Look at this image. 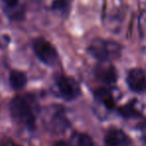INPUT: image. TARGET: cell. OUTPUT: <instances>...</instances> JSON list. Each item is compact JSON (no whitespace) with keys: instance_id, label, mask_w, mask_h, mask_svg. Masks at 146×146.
<instances>
[{"instance_id":"1","label":"cell","mask_w":146,"mask_h":146,"mask_svg":"<svg viewBox=\"0 0 146 146\" xmlns=\"http://www.w3.org/2000/svg\"><path fill=\"white\" fill-rule=\"evenodd\" d=\"M10 111L15 120L28 127L35 124L33 100L31 96H19L12 100L10 104Z\"/></svg>"},{"instance_id":"2","label":"cell","mask_w":146,"mask_h":146,"mask_svg":"<svg viewBox=\"0 0 146 146\" xmlns=\"http://www.w3.org/2000/svg\"><path fill=\"white\" fill-rule=\"evenodd\" d=\"M87 52L93 58L101 62H107L120 56L121 46L114 41L95 39L88 46Z\"/></svg>"},{"instance_id":"3","label":"cell","mask_w":146,"mask_h":146,"mask_svg":"<svg viewBox=\"0 0 146 146\" xmlns=\"http://www.w3.org/2000/svg\"><path fill=\"white\" fill-rule=\"evenodd\" d=\"M32 48L37 58L45 65H54L58 60V53L55 47L42 37L36 38L33 41Z\"/></svg>"},{"instance_id":"4","label":"cell","mask_w":146,"mask_h":146,"mask_svg":"<svg viewBox=\"0 0 146 146\" xmlns=\"http://www.w3.org/2000/svg\"><path fill=\"white\" fill-rule=\"evenodd\" d=\"M56 87L60 94L66 100H73L79 94L80 88L77 82L70 77L59 76L56 79Z\"/></svg>"},{"instance_id":"5","label":"cell","mask_w":146,"mask_h":146,"mask_svg":"<svg viewBox=\"0 0 146 146\" xmlns=\"http://www.w3.org/2000/svg\"><path fill=\"white\" fill-rule=\"evenodd\" d=\"M127 84L130 90L135 92H141L146 90V77L140 69H133L128 73Z\"/></svg>"},{"instance_id":"6","label":"cell","mask_w":146,"mask_h":146,"mask_svg":"<svg viewBox=\"0 0 146 146\" xmlns=\"http://www.w3.org/2000/svg\"><path fill=\"white\" fill-rule=\"evenodd\" d=\"M105 145L106 146H128L130 144V138L117 128H111L105 134Z\"/></svg>"},{"instance_id":"7","label":"cell","mask_w":146,"mask_h":146,"mask_svg":"<svg viewBox=\"0 0 146 146\" xmlns=\"http://www.w3.org/2000/svg\"><path fill=\"white\" fill-rule=\"evenodd\" d=\"M46 119H48V126L53 131H62L67 126V120L64 115V111L61 108H53L52 111L49 112Z\"/></svg>"},{"instance_id":"8","label":"cell","mask_w":146,"mask_h":146,"mask_svg":"<svg viewBox=\"0 0 146 146\" xmlns=\"http://www.w3.org/2000/svg\"><path fill=\"white\" fill-rule=\"evenodd\" d=\"M96 76L105 84H114L117 80V73L112 65H100L96 69Z\"/></svg>"},{"instance_id":"9","label":"cell","mask_w":146,"mask_h":146,"mask_svg":"<svg viewBox=\"0 0 146 146\" xmlns=\"http://www.w3.org/2000/svg\"><path fill=\"white\" fill-rule=\"evenodd\" d=\"M9 83L14 90H21L27 83V77L21 71H12L9 75Z\"/></svg>"},{"instance_id":"10","label":"cell","mask_w":146,"mask_h":146,"mask_svg":"<svg viewBox=\"0 0 146 146\" xmlns=\"http://www.w3.org/2000/svg\"><path fill=\"white\" fill-rule=\"evenodd\" d=\"M95 96L98 100L102 102L104 106L109 110H112L115 106L114 98H113L112 94L106 88H99L95 92Z\"/></svg>"},{"instance_id":"11","label":"cell","mask_w":146,"mask_h":146,"mask_svg":"<svg viewBox=\"0 0 146 146\" xmlns=\"http://www.w3.org/2000/svg\"><path fill=\"white\" fill-rule=\"evenodd\" d=\"M73 0H53L51 9L53 11L60 12L61 14H67L70 11Z\"/></svg>"},{"instance_id":"12","label":"cell","mask_w":146,"mask_h":146,"mask_svg":"<svg viewBox=\"0 0 146 146\" xmlns=\"http://www.w3.org/2000/svg\"><path fill=\"white\" fill-rule=\"evenodd\" d=\"M119 112L122 116L124 117H132L135 115H138L139 110L138 106L136 104V102H131L129 104H125V106H121Z\"/></svg>"},{"instance_id":"13","label":"cell","mask_w":146,"mask_h":146,"mask_svg":"<svg viewBox=\"0 0 146 146\" xmlns=\"http://www.w3.org/2000/svg\"><path fill=\"white\" fill-rule=\"evenodd\" d=\"M76 144L77 146H94V142L89 135L82 133V134L77 135Z\"/></svg>"},{"instance_id":"14","label":"cell","mask_w":146,"mask_h":146,"mask_svg":"<svg viewBox=\"0 0 146 146\" xmlns=\"http://www.w3.org/2000/svg\"><path fill=\"white\" fill-rule=\"evenodd\" d=\"M18 1H19V0H3V2L7 5L8 8L16 7L17 4H18Z\"/></svg>"},{"instance_id":"15","label":"cell","mask_w":146,"mask_h":146,"mask_svg":"<svg viewBox=\"0 0 146 146\" xmlns=\"http://www.w3.org/2000/svg\"><path fill=\"white\" fill-rule=\"evenodd\" d=\"M140 131H141V136H142V139L146 142V120H144L142 123H141Z\"/></svg>"},{"instance_id":"16","label":"cell","mask_w":146,"mask_h":146,"mask_svg":"<svg viewBox=\"0 0 146 146\" xmlns=\"http://www.w3.org/2000/svg\"><path fill=\"white\" fill-rule=\"evenodd\" d=\"M1 146H20V145H18L17 143H15V142H13V141H5V142H3L1 144Z\"/></svg>"},{"instance_id":"17","label":"cell","mask_w":146,"mask_h":146,"mask_svg":"<svg viewBox=\"0 0 146 146\" xmlns=\"http://www.w3.org/2000/svg\"><path fill=\"white\" fill-rule=\"evenodd\" d=\"M53 146H70L67 142H65V141H58V142H56Z\"/></svg>"}]
</instances>
